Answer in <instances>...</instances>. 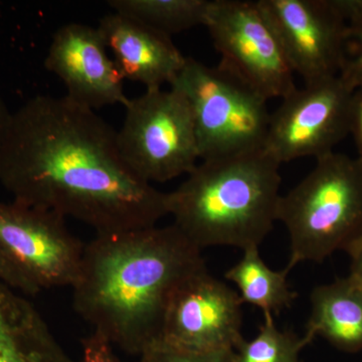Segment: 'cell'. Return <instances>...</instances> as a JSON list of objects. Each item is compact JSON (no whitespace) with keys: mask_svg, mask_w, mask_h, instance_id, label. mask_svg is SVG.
<instances>
[{"mask_svg":"<svg viewBox=\"0 0 362 362\" xmlns=\"http://www.w3.org/2000/svg\"><path fill=\"white\" fill-rule=\"evenodd\" d=\"M0 280L4 281V283L13 287L16 291L21 292V294L26 295V296H37L35 290L1 258H0Z\"/></svg>","mask_w":362,"mask_h":362,"instance_id":"cell-23","label":"cell"},{"mask_svg":"<svg viewBox=\"0 0 362 362\" xmlns=\"http://www.w3.org/2000/svg\"><path fill=\"white\" fill-rule=\"evenodd\" d=\"M278 221L289 233V272L346 249L362 232L361 159L337 152L317 159L309 175L281 197Z\"/></svg>","mask_w":362,"mask_h":362,"instance_id":"cell-4","label":"cell"},{"mask_svg":"<svg viewBox=\"0 0 362 362\" xmlns=\"http://www.w3.org/2000/svg\"><path fill=\"white\" fill-rule=\"evenodd\" d=\"M124 80L145 90L170 86L185 65L171 37L118 13L105 16L97 26Z\"/></svg>","mask_w":362,"mask_h":362,"instance_id":"cell-13","label":"cell"},{"mask_svg":"<svg viewBox=\"0 0 362 362\" xmlns=\"http://www.w3.org/2000/svg\"><path fill=\"white\" fill-rule=\"evenodd\" d=\"M349 135L354 137L359 159L362 161V90H354L350 105Z\"/></svg>","mask_w":362,"mask_h":362,"instance_id":"cell-22","label":"cell"},{"mask_svg":"<svg viewBox=\"0 0 362 362\" xmlns=\"http://www.w3.org/2000/svg\"><path fill=\"white\" fill-rule=\"evenodd\" d=\"M211 0H111L114 13L124 14L164 35L206 25Z\"/></svg>","mask_w":362,"mask_h":362,"instance_id":"cell-17","label":"cell"},{"mask_svg":"<svg viewBox=\"0 0 362 362\" xmlns=\"http://www.w3.org/2000/svg\"><path fill=\"white\" fill-rule=\"evenodd\" d=\"M169 87L187 99L201 161L263 150L271 119L268 100L230 71L187 57Z\"/></svg>","mask_w":362,"mask_h":362,"instance_id":"cell-5","label":"cell"},{"mask_svg":"<svg viewBox=\"0 0 362 362\" xmlns=\"http://www.w3.org/2000/svg\"><path fill=\"white\" fill-rule=\"evenodd\" d=\"M352 95L339 76L296 88L271 114L264 151L280 165L332 153L349 135Z\"/></svg>","mask_w":362,"mask_h":362,"instance_id":"cell-9","label":"cell"},{"mask_svg":"<svg viewBox=\"0 0 362 362\" xmlns=\"http://www.w3.org/2000/svg\"><path fill=\"white\" fill-rule=\"evenodd\" d=\"M77 362H123L106 338L93 331L82 339V352Z\"/></svg>","mask_w":362,"mask_h":362,"instance_id":"cell-21","label":"cell"},{"mask_svg":"<svg viewBox=\"0 0 362 362\" xmlns=\"http://www.w3.org/2000/svg\"><path fill=\"white\" fill-rule=\"evenodd\" d=\"M352 280H354V279H352ZM354 282H356V283H357V284H358L359 286H361V287L362 288V283H361V282H357V281H356V280H354Z\"/></svg>","mask_w":362,"mask_h":362,"instance_id":"cell-26","label":"cell"},{"mask_svg":"<svg viewBox=\"0 0 362 362\" xmlns=\"http://www.w3.org/2000/svg\"><path fill=\"white\" fill-rule=\"evenodd\" d=\"M325 338L347 352L362 350V288L349 277L319 286L311 294V315L303 335Z\"/></svg>","mask_w":362,"mask_h":362,"instance_id":"cell-15","label":"cell"},{"mask_svg":"<svg viewBox=\"0 0 362 362\" xmlns=\"http://www.w3.org/2000/svg\"><path fill=\"white\" fill-rule=\"evenodd\" d=\"M0 183L13 201L110 233L156 226L166 192L121 156L117 131L69 98L37 95L11 113L0 149Z\"/></svg>","mask_w":362,"mask_h":362,"instance_id":"cell-1","label":"cell"},{"mask_svg":"<svg viewBox=\"0 0 362 362\" xmlns=\"http://www.w3.org/2000/svg\"><path fill=\"white\" fill-rule=\"evenodd\" d=\"M66 220L42 207L0 202V258L37 294L71 288L80 273L86 244Z\"/></svg>","mask_w":362,"mask_h":362,"instance_id":"cell-7","label":"cell"},{"mask_svg":"<svg viewBox=\"0 0 362 362\" xmlns=\"http://www.w3.org/2000/svg\"><path fill=\"white\" fill-rule=\"evenodd\" d=\"M349 28L346 59L339 77L352 90H362V0H339Z\"/></svg>","mask_w":362,"mask_h":362,"instance_id":"cell-19","label":"cell"},{"mask_svg":"<svg viewBox=\"0 0 362 362\" xmlns=\"http://www.w3.org/2000/svg\"><path fill=\"white\" fill-rule=\"evenodd\" d=\"M124 108L117 143L136 175L152 185L194 170L201 160L199 142L192 109L180 90L147 89Z\"/></svg>","mask_w":362,"mask_h":362,"instance_id":"cell-6","label":"cell"},{"mask_svg":"<svg viewBox=\"0 0 362 362\" xmlns=\"http://www.w3.org/2000/svg\"><path fill=\"white\" fill-rule=\"evenodd\" d=\"M235 350L197 352L154 343L140 356V362H233Z\"/></svg>","mask_w":362,"mask_h":362,"instance_id":"cell-20","label":"cell"},{"mask_svg":"<svg viewBox=\"0 0 362 362\" xmlns=\"http://www.w3.org/2000/svg\"><path fill=\"white\" fill-rule=\"evenodd\" d=\"M280 166L264 150L202 160L166 192L168 216L202 251L259 247L278 221Z\"/></svg>","mask_w":362,"mask_h":362,"instance_id":"cell-3","label":"cell"},{"mask_svg":"<svg viewBox=\"0 0 362 362\" xmlns=\"http://www.w3.org/2000/svg\"><path fill=\"white\" fill-rule=\"evenodd\" d=\"M221 54L218 66L266 100L296 89L294 71L257 1L211 0L206 25Z\"/></svg>","mask_w":362,"mask_h":362,"instance_id":"cell-8","label":"cell"},{"mask_svg":"<svg viewBox=\"0 0 362 362\" xmlns=\"http://www.w3.org/2000/svg\"><path fill=\"white\" fill-rule=\"evenodd\" d=\"M345 251L351 258V274L349 277L362 283V232L349 243Z\"/></svg>","mask_w":362,"mask_h":362,"instance_id":"cell-24","label":"cell"},{"mask_svg":"<svg viewBox=\"0 0 362 362\" xmlns=\"http://www.w3.org/2000/svg\"><path fill=\"white\" fill-rule=\"evenodd\" d=\"M202 252L173 223L96 233L71 287L74 309L116 349L140 356L158 339L176 288L206 268Z\"/></svg>","mask_w":362,"mask_h":362,"instance_id":"cell-2","label":"cell"},{"mask_svg":"<svg viewBox=\"0 0 362 362\" xmlns=\"http://www.w3.org/2000/svg\"><path fill=\"white\" fill-rule=\"evenodd\" d=\"M47 71L66 87L71 101L90 110L112 105L125 106L124 78L98 28L71 23L52 37L45 59Z\"/></svg>","mask_w":362,"mask_h":362,"instance_id":"cell-12","label":"cell"},{"mask_svg":"<svg viewBox=\"0 0 362 362\" xmlns=\"http://www.w3.org/2000/svg\"><path fill=\"white\" fill-rule=\"evenodd\" d=\"M286 59L304 84L341 73L349 28L339 0H259Z\"/></svg>","mask_w":362,"mask_h":362,"instance_id":"cell-10","label":"cell"},{"mask_svg":"<svg viewBox=\"0 0 362 362\" xmlns=\"http://www.w3.org/2000/svg\"><path fill=\"white\" fill-rule=\"evenodd\" d=\"M11 113L13 112L8 110L4 98L0 95V149H1L2 144H4L7 129H8Z\"/></svg>","mask_w":362,"mask_h":362,"instance_id":"cell-25","label":"cell"},{"mask_svg":"<svg viewBox=\"0 0 362 362\" xmlns=\"http://www.w3.org/2000/svg\"><path fill=\"white\" fill-rule=\"evenodd\" d=\"M258 334L243 340L233 352V362H300V354L308 342L289 330H281L271 314H264Z\"/></svg>","mask_w":362,"mask_h":362,"instance_id":"cell-18","label":"cell"},{"mask_svg":"<svg viewBox=\"0 0 362 362\" xmlns=\"http://www.w3.org/2000/svg\"><path fill=\"white\" fill-rule=\"evenodd\" d=\"M0 362H75L28 298L1 280Z\"/></svg>","mask_w":362,"mask_h":362,"instance_id":"cell-14","label":"cell"},{"mask_svg":"<svg viewBox=\"0 0 362 362\" xmlns=\"http://www.w3.org/2000/svg\"><path fill=\"white\" fill-rule=\"evenodd\" d=\"M242 258L225 277L237 287L243 303L261 309L264 314L276 315L290 308L297 298L288 284L289 271H275L267 265L259 255V247L244 250Z\"/></svg>","mask_w":362,"mask_h":362,"instance_id":"cell-16","label":"cell"},{"mask_svg":"<svg viewBox=\"0 0 362 362\" xmlns=\"http://www.w3.org/2000/svg\"><path fill=\"white\" fill-rule=\"evenodd\" d=\"M243 304L239 293L202 269L173 292L156 342L189 351L235 350L244 340Z\"/></svg>","mask_w":362,"mask_h":362,"instance_id":"cell-11","label":"cell"}]
</instances>
